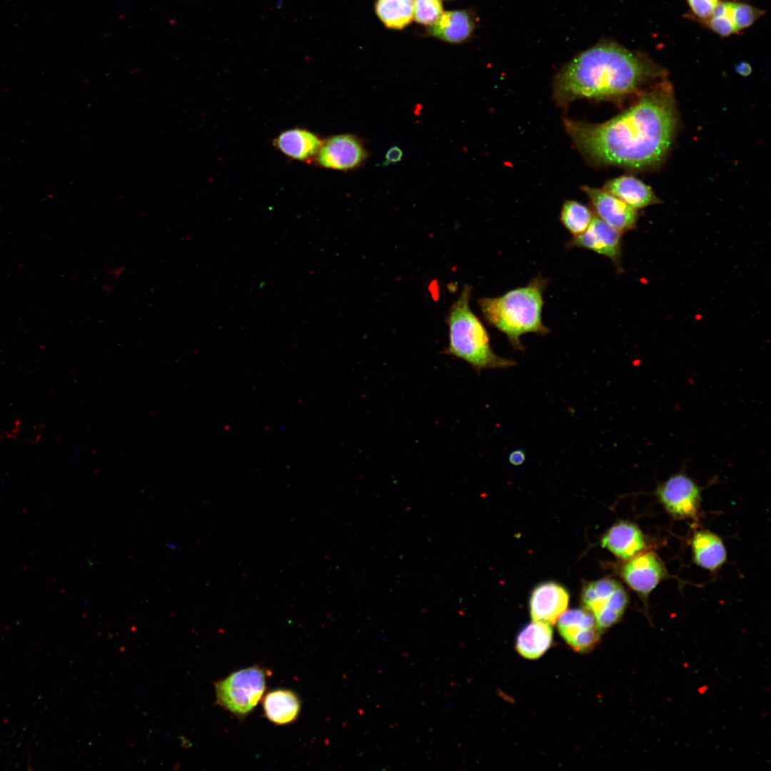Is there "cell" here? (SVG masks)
I'll return each mask as SVG.
<instances>
[{"label":"cell","instance_id":"18","mask_svg":"<svg viewBox=\"0 0 771 771\" xmlns=\"http://www.w3.org/2000/svg\"><path fill=\"white\" fill-rule=\"evenodd\" d=\"M553 641V629L550 624L534 621L526 625L518 634L515 649L523 657L537 659L550 647Z\"/></svg>","mask_w":771,"mask_h":771},{"label":"cell","instance_id":"17","mask_svg":"<svg viewBox=\"0 0 771 771\" xmlns=\"http://www.w3.org/2000/svg\"><path fill=\"white\" fill-rule=\"evenodd\" d=\"M263 702L266 716L276 725L293 722L301 710L298 697L288 690H273L265 696Z\"/></svg>","mask_w":771,"mask_h":771},{"label":"cell","instance_id":"16","mask_svg":"<svg viewBox=\"0 0 771 771\" xmlns=\"http://www.w3.org/2000/svg\"><path fill=\"white\" fill-rule=\"evenodd\" d=\"M691 547L695 563L704 569L715 571L726 561L727 552L722 540L710 531L695 532Z\"/></svg>","mask_w":771,"mask_h":771},{"label":"cell","instance_id":"22","mask_svg":"<svg viewBox=\"0 0 771 771\" xmlns=\"http://www.w3.org/2000/svg\"><path fill=\"white\" fill-rule=\"evenodd\" d=\"M702 22L721 36L737 33L732 20V2L720 1L711 16Z\"/></svg>","mask_w":771,"mask_h":771},{"label":"cell","instance_id":"12","mask_svg":"<svg viewBox=\"0 0 771 771\" xmlns=\"http://www.w3.org/2000/svg\"><path fill=\"white\" fill-rule=\"evenodd\" d=\"M603 547L616 557L627 560L646 550V540L641 530L630 522L613 525L602 538Z\"/></svg>","mask_w":771,"mask_h":771},{"label":"cell","instance_id":"6","mask_svg":"<svg viewBox=\"0 0 771 771\" xmlns=\"http://www.w3.org/2000/svg\"><path fill=\"white\" fill-rule=\"evenodd\" d=\"M656 495L666 511L675 519H697L701 488L684 472H678L660 483Z\"/></svg>","mask_w":771,"mask_h":771},{"label":"cell","instance_id":"27","mask_svg":"<svg viewBox=\"0 0 771 771\" xmlns=\"http://www.w3.org/2000/svg\"><path fill=\"white\" fill-rule=\"evenodd\" d=\"M403 156V152L397 146L391 147L388 149L386 155V160L384 164H389L396 163L401 160Z\"/></svg>","mask_w":771,"mask_h":771},{"label":"cell","instance_id":"29","mask_svg":"<svg viewBox=\"0 0 771 771\" xmlns=\"http://www.w3.org/2000/svg\"><path fill=\"white\" fill-rule=\"evenodd\" d=\"M735 70L737 74H740L741 76H746L751 74L752 67L747 62H740L736 65Z\"/></svg>","mask_w":771,"mask_h":771},{"label":"cell","instance_id":"26","mask_svg":"<svg viewBox=\"0 0 771 771\" xmlns=\"http://www.w3.org/2000/svg\"><path fill=\"white\" fill-rule=\"evenodd\" d=\"M720 0H687L690 8L696 17L702 21L712 14Z\"/></svg>","mask_w":771,"mask_h":771},{"label":"cell","instance_id":"13","mask_svg":"<svg viewBox=\"0 0 771 771\" xmlns=\"http://www.w3.org/2000/svg\"><path fill=\"white\" fill-rule=\"evenodd\" d=\"M322 143L316 133L298 127L283 131L273 141L274 147L287 157L307 163L313 161Z\"/></svg>","mask_w":771,"mask_h":771},{"label":"cell","instance_id":"2","mask_svg":"<svg viewBox=\"0 0 771 771\" xmlns=\"http://www.w3.org/2000/svg\"><path fill=\"white\" fill-rule=\"evenodd\" d=\"M656 63L641 52L610 41H601L580 53L557 75L555 96L561 104L586 98L620 97L664 79Z\"/></svg>","mask_w":771,"mask_h":771},{"label":"cell","instance_id":"24","mask_svg":"<svg viewBox=\"0 0 771 771\" xmlns=\"http://www.w3.org/2000/svg\"><path fill=\"white\" fill-rule=\"evenodd\" d=\"M764 14L765 11L751 5L732 2V20L737 32L751 26Z\"/></svg>","mask_w":771,"mask_h":771},{"label":"cell","instance_id":"9","mask_svg":"<svg viewBox=\"0 0 771 771\" xmlns=\"http://www.w3.org/2000/svg\"><path fill=\"white\" fill-rule=\"evenodd\" d=\"M622 233L598 218L594 216L587 229L573 236L570 247L583 248L610 258L620 266Z\"/></svg>","mask_w":771,"mask_h":771},{"label":"cell","instance_id":"15","mask_svg":"<svg viewBox=\"0 0 771 771\" xmlns=\"http://www.w3.org/2000/svg\"><path fill=\"white\" fill-rule=\"evenodd\" d=\"M474 29V21L465 11H449L441 14L429 26V33L449 43H460L469 38Z\"/></svg>","mask_w":771,"mask_h":771},{"label":"cell","instance_id":"21","mask_svg":"<svg viewBox=\"0 0 771 771\" xmlns=\"http://www.w3.org/2000/svg\"><path fill=\"white\" fill-rule=\"evenodd\" d=\"M593 217L586 206L573 200L566 201L560 213V221L573 236L585 231Z\"/></svg>","mask_w":771,"mask_h":771},{"label":"cell","instance_id":"20","mask_svg":"<svg viewBox=\"0 0 771 771\" xmlns=\"http://www.w3.org/2000/svg\"><path fill=\"white\" fill-rule=\"evenodd\" d=\"M560 616L558 628L567 643L579 632L598 627L594 615L588 609H572Z\"/></svg>","mask_w":771,"mask_h":771},{"label":"cell","instance_id":"8","mask_svg":"<svg viewBox=\"0 0 771 771\" xmlns=\"http://www.w3.org/2000/svg\"><path fill=\"white\" fill-rule=\"evenodd\" d=\"M620 574L633 590L646 599L666 576L667 571L657 554L645 550L627 560L621 565Z\"/></svg>","mask_w":771,"mask_h":771},{"label":"cell","instance_id":"10","mask_svg":"<svg viewBox=\"0 0 771 771\" xmlns=\"http://www.w3.org/2000/svg\"><path fill=\"white\" fill-rule=\"evenodd\" d=\"M583 190L598 218L622 233L636 228L637 210L603 189L583 186Z\"/></svg>","mask_w":771,"mask_h":771},{"label":"cell","instance_id":"28","mask_svg":"<svg viewBox=\"0 0 771 771\" xmlns=\"http://www.w3.org/2000/svg\"><path fill=\"white\" fill-rule=\"evenodd\" d=\"M508 460L513 465H520L525 460V453L520 449L512 450L508 455Z\"/></svg>","mask_w":771,"mask_h":771},{"label":"cell","instance_id":"1","mask_svg":"<svg viewBox=\"0 0 771 771\" xmlns=\"http://www.w3.org/2000/svg\"><path fill=\"white\" fill-rule=\"evenodd\" d=\"M583 154L593 161L630 168L661 162L672 143L677 113L671 85L656 83L628 109L604 123L565 121Z\"/></svg>","mask_w":771,"mask_h":771},{"label":"cell","instance_id":"5","mask_svg":"<svg viewBox=\"0 0 771 771\" xmlns=\"http://www.w3.org/2000/svg\"><path fill=\"white\" fill-rule=\"evenodd\" d=\"M267 674L258 666L231 673L214 684L216 703L237 717H245L261 699Z\"/></svg>","mask_w":771,"mask_h":771},{"label":"cell","instance_id":"11","mask_svg":"<svg viewBox=\"0 0 771 771\" xmlns=\"http://www.w3.org/2000/svg\"><path fill=\"white\" fill-rule=\"evenodd\" d=\"M568 601L569 595L560 585L552 582L541 583L531 595L530 608L532 619L554 624L567 608Z\"/></svg>","mask_w":771,"mask_h":771},{"label":"cell","instance_id":"14","mask_svg":"<svg viewBox=\"0 0 771 771\" xmlns=\"http://www.w3.org/2000/svg\"><path fill=\"white\" fill-rule=\"evenodd\" d=\"M603 190L635 208L661 203L652 188L634 176H622L608 181Z\"/></svg>","mask_w":771,"mask_h":771},{"label":"cell","instance_id":"3","mask_svg":"<svg viewBox=\"0 0 771 771\" xmlns=\"http://www.w3.org/2000/svg\"><path fill=\"white\" fill-rule=\"evenodd\" d=\"M547 285V279L537 276L526 286L513 289L500 296L478 300L484 318L503 333L515 349L524 350L520 341L524 334L546 335L550 332L542 320L543 292Z\"/></svg>","mask_w":771,"mask_h":771},{"label":"cell","instance_id":"25","mask_svg":"<svg viewBox=\"0 0 771 771\" xmlns=\"http://www.w3.org/2000/svg\"><path fill=\"white\" fill-rule=\"evenodd\" d=\"M601 633L598 627L582 630L577 633L568 644L576 652L581 653L589 652L599 642Z\"/></svg>","mask_w":771,"mask_h":771},{"label":"cell","instance_id":"19","mask_svg":"<svg viewBox=\"0 0 771 771\" xmlns=\"http://www.w3.org/2000/svg\"><path fill=\"white\" fill-rule=\"evenodd\" d=\"M376 11L386 27L401 29L413 19V0H377Z\"/></svg>","mask_w":771,"mask_h":771},{"label":"cell","instance_id":"7","mask_svg":"<svg viewBox=\"0 0 771 771\" xmlns=\"http://www.w3.org/2000/svg\"><path fill=\"white\" fill-rule=\"evenodd\" d=\"M367 156L358 138L350 133H341L323 140L313 162L324 168L348 171L361 166Z\"/></svg>","mask_w":771,"mask_h":771},{"label":"cell","instance_id":"4","mask_svg":"<svg viewBox=\"0 0 771 771\" xmlns=\"http://www.w3.org/2000/svg\"><path fill=\"white\" fill-rule=\"evenodd\" d=\"M470 286H465L449 310L448 345L445 353L465 361L475 371L515 366L513 359L493 351L487 330L470 308Z\"/></svg>","mask_w":771,"mask_h":771},{"label":"cell","instance_id":"30","mask_svg":"<svg viewBox=\"0 0 771 771\" xmlns=\"http://www.w3.org/2000/svg\"><path fill=\"white\" fill-rule=\"evenodd\" d=\"M166 546H167V548H168V549H170V550H176V549H177V548H178V545H176V544H174L173 543H167V544H166Z\"/></svg>","mask_w":771,"mask_h":771},{"label":"cell","instance_id":"23","mask_svg":"<svg viewBox=\"0 0 771 771\" xmlns=\"http://www.w3.org/2000/svg\"><path fill=\"white\" fill-rule=\"evenodd\" d=\"M413 17L418 23L431 25L443 13L440 0H413Z\"/></svg>","mask_w":771,"mask_h":771}]
</instances>
